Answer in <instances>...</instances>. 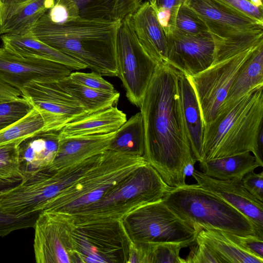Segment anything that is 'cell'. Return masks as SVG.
<instances>
[{
  "label": "cell",
  "mask_w": 263,
  "mask_h": 263,
  "mask_svg": "<svg viewBox=\"0 0 263 263\" xmlns=\"http://www.w3.org/2000/svg\"><path fill=\"white\" fill-rule=\"evenodd\" d=\"M180 71L157 64L139 106L145 132L143 157L172 187L185 185V170L195 165L178 91Z\"/></svg>",
  "instance_id": "cell-1"
},
{
  "label": "cell",
  "mask_w": 263,
  "mask_h": 263,
  "mask_svg": "<svg viewBox=\"0 0 263 263\" xmlns=\"http://www.w3.org/2000/svg\"><path fill=\"white\" fill-rule=\"evenodd\" d=\"M121 22H53L47 12L29 30L36 39L101 76L118 77L116 45Z\"/></svg>",
  "instance_id": "cell-2"
},
{
  "label": "cell",
  "mask_w": 263,
  "mask_h": 263,
  "mask_svg": "<svg viewBox=\"0 0 263 263\" xmlns=\"http://www.w3.org/2000/svg\"><path fill=\"white\" fill-rule=\"evenodd\" d=\"M262 122L263 86L222 104L215 118L204 126L203 160L252 152Z\"/></svg>",
  "instance_id": "cell-3"
},
{
  "label": "cell",
  "mask_w": 263,
  "mask_h": 263,
  "mask_svg": "<svg viewBox=\"0 0 263 263\" xmlns=\"http://www.w3.org/2000/svg\"><path fill=\"white\" fill-rule=\"evenodd\" d=\"M173 188L146 162L116 184L97 202L72 216L76 226L121 220L139 206L162 199Z\"/></svg>",
  "instance_id": "cell-4"
},
{
  "label": "cell",
  "mask_w": 263,
  "mask_h": 263,
  "mask_svg": "<svg viewBox=\"0 0 263 263\" xmlns=\"http://www.w3.org/2000/svg\"><path fill=\"white\" fill-rule=\"evenodd\" d=\"M162 200L198 232L208 229L241 236L256 235L253 224L246 216L197 184L173 187Z\"/></svg>",
  "instance_id": "cell-5"
},
{
  "label": "cell",
  "mask_w": 263,
  "mask_h": 263,
  "mask_svg": "<svg viewBox=\"0 0 263 263\" xmlns=\"http://www.w3.org/2000/svg\"><path fill=\"white\" fill-rule=\"evenodd\" d=\"M146 162L143 156L107 149L103 153L98 165L50 200L43 211L72 215L97 202L116 184Z\"/></svg>",
  "instance_id": "cell-6"
},
{
  "label": "cell",
  "mask_w": 263,
  "mask_h": 263,
  "mask_svg": "<svg viewBox=\"0 0 263 263\" xmlns=\"http://www.w3.org/2000/svg\"><path fill=\"white\" fill-rule=\"evenodd\" d=\"M134 244L175 242L191 246L198 231L166 205L162 199L139 206L121 219Z\"/></svg>",
  "instance_id": "cell-7"
},
{
  "label": "cell",
  "mask_w": 263,
  "mask_h": 263,
  "mask_svg": "<svg viewBox=\"0 0 263 263\" xmlns=\"http://www.w3.org/2000/svg\"><path fill=\"white\" fill-rule=\"evenodd\" d=\"M71 238L77 263H128L132 242L121 220L76 226Z\"/></svg>",
  "instance_id": "cell-8"
},
{
  "label": "cell",
  "mask_w": 263,
  "mask_h": 263,
  "mask_svg": "<svg viewBox=\"0 0 263 263\" xmlns=\"http://www.w3.org/2000/svg\"><path fill=\"white\" fill-rule=\"evenodd\" d=\"M129 16L120 22L118 31V77L123 83L128 100L139 107L157 64L139 42Z\"/></svg>",
  "instance_id": "cell-9"
},
{
  "label": "cell",
  "mask_w": 263,
  "mask_h": 263,
  "mask_svg": "<svg viewBox=\"0 0 263 263\" xmlns=\"http://www.w3.org/2000/svg\"><path fill=\"white\" fill-rule=\"evenodd\" d=\"M71 215L43 211L33 228V250L37 263H77L71 234L76 228Z\"/></svg>",
  "instance_id": "cell-10"
},
{
  "label": "cell",
  "mask_w": 263,
  "mask_h": 263,
  "mask_svg": "<svg viewBox=\"0 0 263 263\" xmlns=\"http://www.w3.org/2000/svg\"><path fill=\"white\" fill-rule=\"evenodd\" d=\"M21 92L41 116L43 131H60L68 123L87 114L58 81H32Z\"/></svg>",
  "instance_id": "cell-11"
},
{
  "label": "cell",
  "mask_w": 263,
  "mask_h": 263,
  "mask_svg": "<svg viewBox=\"0 0 263 263\" xmlns=\"http://www.w3.org/2000/svg\"><path fill=\"white\" fill-rule=\"evenodd\" d=\"M257 46L213 64L197 74L187 76L196 95L204 126L217 114L239 69Z\"/></svg>",
  "instance_id": "cell-12"
},
{
  "label": "cell",
  "mask_w": 263,
  "mask_h": 263,
  "mask_svg": "<svg viewBox=\"0 0 263 263\" xmlns=\"http://www.w3.org/2000/svg\"><path fill=\"white\" fill-rule=\"evenodd\" d=\"M166 37L167 63L185 76L197 74L213 64L215 46L209 32L195 35L172 30Z\"/></svg>",
  "instance_id": "cell-13"
},
{
  "label": "cell",
  "mask_w": 263,
  "mask_h": 263,
  "mask_svg": "<svg viewBox=\"0 0 263 263\" xmlns=\"http://www.w3.org/2000/svg\"><path fill=\"white\" fill-rule=\"evenodd\" d=\"M71 70L61 64L33 57H23L0 47V79L21 90L32 81H58Z\"/></svg>",
  "instance_id": "cell-14"
},
{
  "label": "cell",
  "mask_w": 263,
  "mask_h": 263,
  "mask_svg": "<svg viewBox=\"0 0 263 263\" xmlns=\"http://www.w3.org/2000/svg\"><path fill=\"white\" fill-rule=\"evenodd\" d=\"M140 5L137 0H55L47 13L57 23L71 19L119 22Z\"/></svg>",
  "instance_id": "cell-15"
},
{
  "label": "cell",
  "mask_w": 263,
  "mask_h": 263,
  "mask_svg": "<svg viewBox=\"0 0 263 263\" xmlns=\"http://www.w3.org/2000/svg\"><path fill=\"white\" fill-rule=\"evenodd\" d=\"M192 177L203 189L218 196L246 216L256 235L263 238V203L251 195L240 180H222L194 170Z\"/></svg>",
  "instance_id": "cell-16"
},
{
  "label": "cell",
  "mask_w": 263,
  "mask_h": 263,
  "mask_svg": "<svg viewBox=\"0 0 263 263\" xmlns=\"http://www.w3.org/2000/svg\"><path fill=\"white\" fill-rule=\"evenodd\" d=\"M129 21L147 54L157 64L167 62V37L153 6L149 2L141 4L129 16Z\"/></svg>",
  "instance_id": "cell-17"
},
{
  "label": "cell",
  "mask_w": 263,
  "mask_h": 263,
  "mask_svg": "<svg viewBox=\"0 0 263 263\" xmlns=\"http://www.w3.org/2000/svg\"><path fill=\"white\" fill-rule=\"evenodd\" d=\"M115 133L116 131L103 134L60 137L55 158L45 170L55 171L65 168L103 153L108 149Z\"/></svg>",
  "instance_id": "cell-18"
},
{
  "label": "cell",
  "mask_w": 263,
  "mask_h": 263,
  "mask_svg": "<svg viewBox=\"0 0 263 263\" xmlns=\"http://www.w3.org/2000/svg\"><path fill=\"white\" fill-rule=\"evenodd\" d=\"M59 133L60 131L42 130L20 143L22 179L46 170L51 164L58 150Z\"/></svg>",
  "instance_id": "cell-19"
},
{
  "label": "cell",
  "mask_w": 263,
  "mask_h": 263,
  "mask_svg": "<svg viewBox=\"0 0 263 263\" xmlns=\"http://www.w3.org/2000/svg\"><path fill=\"white\" fill-rule=\"evenodd\" d=\"M178 85L182 114L186 134L196 161L203 160L204 125L198 99L188 77L180 71Z\"/></svg>",
  "instance_id": "cell-20"
},
{
  "label": "cell",
  "mask_w": 263,
  "mask_h": 263,
  "mask_svg": "<svg viewBox=\"0 0 263 263\" xmlns=\"http://www.w3.org/2000/svg\"><path fill=\"white\" fill-rule=\"evenodd\" d=\"M0 38L3 47L16 55L49 60L65 65L71 70L87 68L74 58L40 41L30 31L20 34H5Z\"/></svg>",
  "instance_id": "cell-21"
},
{
  "label": "cell",
  "mask_w": 263,
  "mask_h": 263,
  "mask_svg": "<svg viewBox=\"0 0 263 263\" xmlns=\"http://www.w3.org/2000/svg\"><path fill=\"white\" fill-rule=\"evenodd\" d=\"M55 0H28L18 5L0 8V36L20 34L29 31L33 25L52 8Z\"/></svg>",
  "instance_id": "cell-22"
},
{
  "label": "cell",
  "mask_w": 263,
  "mask_h": 263,
  "mask_svg": "<svg viewBox=\"0 0 263 263\" xmlns=\"http://www.w3.org/2000/svg\"><path fill=\"white\" fill-rule=\"evenodd\" d=\"M126 116L116 106L87 114L67 124L61 138L103 134L116 131L126 121Z\"/></svg>",
  "instance_id": "cell-23"
},
{
  "label": "cell",
  "mask_w": 263,
  "mask_h": 263,
  "mask_svg": "<svg viewBox=\"0 0 263 263\" xmlns=\"http://www.w3.org/2000/svg\"><path fill=\"white\" fill-rule=\"evenodd\" d=\"M103 153L65 168L55 171H43L40 179L43 200L47 203L95 168L102 160Z\"/></svg>",
  "instance_id": "cell-24"
},
{
  "label": "cell",
  "mask_w": 263,
  "mask_h": 263,
  "mask_svg": "<svg viewBox=\"0 0 263 263\" xmlns=\"http://www.w3.org/2000/svg\"><path fill=\"white\" fill-rule=\"evenodd\" d=\"M206 175L222 180H240L247 173L261 166L250 152L210 159L199 162Z\"/></svg>",
  "instance_id": "cell-25"
},
{
  "label": "cell",
  "mask_w": 263,
  "mask_h": 263,
  "mask_svg": "<svg viewBox=\"0 0 263 263\" xmlns=\"http://www.w3.org/2000/svg\"><path fill=\"white\" fill-rule=\"evenodd\" d=\"M262 86L263 43L254 49L239 69L223 104L235 101Z\"/></svg>",
  "instance_id": "cell-26"
},
{
  "label": "cell",
  "mask_w": 263,
  "mask_h": 263,
  "mask_svg": "<svg viewBox=\"0 0 263 263\" xmlns=\"http://www.w3.org/2000/svg\"><path fill=\"white\" fill-rule=\"evenodd\" d=\"M185 3L204 23L248 31L263 30V24L231 13L212 0H186Z\"/></svg>",
  "instance_id": "cell-27"
},
{
  "label": "cell",
  "mask_w": 263,
  "mask_h": 263,
  "mask_svg": "<svg viewBox=\"0 0 263 263\" xmlns=\"http://www.w3.org/2000/svg\"><path fill=\"white\" fill-rule=\"evenodd\" d=\"M196 240L203 242L210 247L222 263L263 262V259L241 248L223 231L203 229L198 232Z\"/></svg>",
  "instance_id": "cell-28"
},
{
  "label": "cell",
  "mask_w": 263,
  "mask_h": 263,
  "mask_svg": "<svg viewBox=\"0 0 263 263\" xmlns=\"http://www.w3.org/2000/svg\"><path fill=\"white\" fill-rule=\"evenodd\" d=\"M59 85L69 94L85 110L91 114L116 105L120 97L118 91L112 93L97 90L82 85L67 76L58 81Z\"/></svg>",
  "instance_id": "cell-29"
},
{
  "label": "cell",
  "mask_w": 263,
  "mask_h": 263,
  "mask_svg": "<svg viewBox=\"0 0 263 263\" xmlns=\"http://www.w3.org/2000/svg\"><path fill=\"white\" fill-rule=\"evenodd\" d=\"M108 149L143 157L145 132L140 112L132 116L116 131Z\"/></svg>",
  "instance_id": "cell-30"
},
{
  "label": "cell",
  "mask_w": 263,
  "mask_h": 263,
  "mask_svg": "<svg viewBox=\"0 0 263 263\" xmlns=\"http://www.w3.org/2000/svg\"><path fill=\"white\" fill-rule=\"evenodd\" d=\"M44 122L35 109L26 116L0 131V146L23 140L43 130Z\"/></svg>",
  "instance_id": "cell-31"
},
{
  "label": "cell",
  "mask_w": 263,
  "mask_h": 263,
  "mask_svg": "<svg viewBox=\"0 0 263 263\" xmlns=\"http://www.w3.org/2000/svg\"><path fill=\"white\" fill-rule=\"evenodd\" d=\"M172 30L195 35L209 32L203 21L185 2L178 6L172 16L169 32Z\"/></svg>",
  "instance_id": "cell-32"
},
{
  "label": "cell",
  "mask_w": 263,
  "mask_h": 263,
  "mask_svg": "<svg viewBox=\"0 0 263 263\" xmlns=\"http://www.w3.org/2000/svg\"><path fill=\"white\" fill-rule=\"evenodd\" d=\"M146 263H186L180 256V250L189 245L185 243L165 242L145 243Z\"/></svg>",
  "instance_id": "cell-33"
},
{
  "label": "cell",
  "mask_w": 263,
  "mask_h": 263,
  "mask_svg": "<svg viewBox=\"0 0 263 263\" xmlns=\"http://www.w3.org/2000/svg\"><path fill=\"white\" fill-rule=\"evenodd\" d=\"M20 143L0 146V184L21 181L23 178L18 151Z\"/></svg>",
  "instance_id": "cell-34"
},
{
  "label": "cell",
  "mask_w": 263,
  "mask_h": 263,
  "mask_svg": "<svg viewBox=\"0 0 263 263\" xmlns=\"http://www.w3.org/2000/svg\"><path fill=\"white\" fill-rule=\"evenodd\" d=\"M32 105L23 97L0 101V131L26 116L32 109Z\"/></svg>",
  "instance_id": "cell-35"
},
{
  "label": "cell",
  "mask_w": 263,
  "mask_h": 263,
  "mask_svg": "<svg viewBox=\"0 0 263 263\" xmlns=\"http://www.w3.org/2000/svg\"><path fill=\"white\" fill-rule=\"evenodd\" d=\"M226 11L263 24L262 8L248 0H212Z\"/></svg>",
  "instance_id": "cell-36"
},
{
  "label": "cell",
  "mask_w": 263,
  "mask_h": 263,
  "mask_svg": "<svg viewBox=\"0 0 263 263\" xmlns=\"http://www.w3.org/2000/svg\"><path fill=\"white\" fill-rule=\"evenodd\" d=\"M37 214L18 217L0 211V237L18 230L33 227Z\"/></svg>",
  "instance_id": "cell-37"
},
{
  "label": "cell",
  "mask_w": 263,
  "mask_h": 263,
  "mask_svg": "<svg viewBox=\"0 0 263 263\" xmlns=\"http://www.w3.org/2000/svg\"><path fill=\"white\" fill-rule=\"evenodd\" d=\"M69 76L74 81L97 90L109 93L116 91L112 84L104 79L101 74L94 71L90 73L71 72Z\"/></svg>",
  "instance_id": "cell-38"
},
{
  "label": "cell",
  "mask_w": 263,
  "mask_h": 263,
  "mask_svg": "<svg viewBox=\"0 0 263 263\" xmlns=\"http://www.w3.org/2000/svg\"><path fill=\"white\" fill-rule=\"evenodd\" d=\"M185 259L186 263H222L213 250L205 243L195 240Z\"/></svg>",
  "instance_id": "cell-39"
},
{
  "label": "cell",
  "mask_w": 263,
  "mask_h": 263,
  "mask_svg": "<svg viewBox=\"0 0 263 263\" xmlns=\"http://www.w3.org/2000/svg\"><path fill=\"white\" fill-rule=\"evenodd\" d=\"M224 233L241 248L263 259V238L254 235L241 236L227 232Z\"/></svg>",
  "instance_id": "cell-40"
},
{
  "label": "cell",
  "mask_w": 263,
  "mask_h": 263,
  "mask_svg": "<svg viewBox=\"0 0 263 263\" xmlns=\"http://www.w3.org/2000/svg\"><path fill=\"white\" fill-rule=\"evenodd\" d=\"M241 182L251 195L263 201V172L260 173L250 172L245 175Z\"/></svg>",
  "instance_id": "cell-41"
},
{
  "label": "cell",
  "mask_w": 263,
  "mask_h": 263,
  "mask_svg": "<svg viewBox=\"0 0 263 263\" xmlns=\"http://www.w3.org/2000/svg\"><path fill=\"white\" fill-rule=\"evenodd\" d=\"M21 97V91L0 79V101L14 99Z\"/></svg>",
  "instance_id": "cell-42"
},
{
  "label": "cell",
  "mask_w": 263,
  "mask_h": 263,
  "mask_svg": "<svg viewBox=\"0 0 263 263\" xmlns=\"http://www.w3.org/2000/svg\"><path fill=\"white\" fill-rule=\"evenodd\" d=\"M252 153L257 161L263 166L262 153H263V128L261 127L259 130L254 140Z\"/></svg>",
  "instance_id": "cell-43"
},
{
  "label": "cell",
  "mask_w": 263,
  "mask_h": 263,
  "mask_svg": "<svg viewBox=\"0 0 263 263\" xmlns=\"http://www.w3.org/2000/svg\"><path fill=\"white\" fill-rule=\"evenodd\" d=\"M181 3L180 0H152L150 4L155 10L160 8L167 9L171 11L173 15Z\"/></svg>",
  "instance_id": "cell-44"
},
{
  "label": "cell",
  "mask_w": 263,
  "mask_h": 263,
  "mask_svg": "<svg viewBox=\"0 0 263 263\" xmlns=\"http://www.w3.org/2000/svg\"><path fill=\"white\" fill-rule=\"evenodd\" d=\"M2 7L15 5L25 3L28 0H1Z\"/></svg>",
  "instance_id": "cell-45"
},
{
  "label": "cell",
  "mask_w": 263,
  "mask_h": 263,
  "mask_svg": "<svg viewBox=\"0 0 263 263\" xmlns=\"http://www.w3.org/2000/svg\"><path fill=\"white\" fill-rule=\"evenodd\" d=\"M250 2L256 6L262 8V0H250Z\"/></svg>",
  "instance_id": "cell-46"
},
{
  "label": "cell",
  "mask_w": 263,
  "mask_h": 263,
  "mask_svg": "<svg viewBox=\"0 0 263 263\" xmlns=\"http://www.w3.org/2000/svg\"><path fill=\"white\" fill-rule=\"evenodd\" d=\"M139 4L141 5V4L145 3V2H149V3H151L152 0H137Z\"/></svg>",
  "instance_id": "cell-47"
},
{
  "label": "cell",
  "mask_w": 263,
  "mask_h": 263,
  "mask_svg": "<svg viewBox=\"0 0 263 263\" xmlns=\"http://www.w3.org/2000/svg\"><path fill=\"white\" fill-rule=\"evenodd\" d=\"M2 7V3H1V1L0 0V8H1Z\"/></svg>",
  "instance_id": "cell-48"
},
{
  "label": "cell",
  "mask_w": 263,
  "mask_h": 263,
  "mask_svg": "<svg viewBox=\"0 0 263 263\" xmlns=\"http://www.w3.org/2000/svg\"><path fill=\"white\" fill-rule=\"evenodd\" d=\"M248 1H250V0H248Z\"/></svg>",
  "instance_id": "cell-49"
}]
</instances>
